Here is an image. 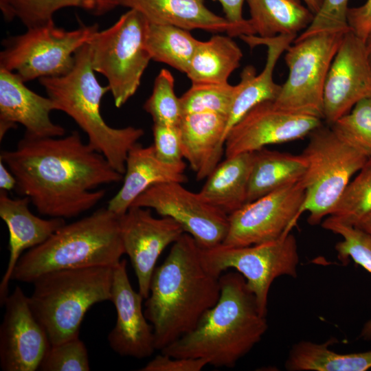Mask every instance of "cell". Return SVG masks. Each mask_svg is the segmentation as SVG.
<instances>
[{"mask_svg": "<svg viewBox=\"0 0 371 371\" xmlns=\"http://www.w3.org/2000/svg\"><path fill=\"white\" fill-rule=\"evenodd\" d=\"M0 161L14 175L16 192L51 218L76 217L91 210L106 194L95 189L124 177L76 131L58 137L24 135L14 150L1 151Z\"/></svg>", "mask_w": 371, "mask_h": 371, "instance_id": "1", "label": "cell"}, {"mask_svg": "<svg viewBox=\"0 0 371 371\" xmlns=\"http://www.w3.org/2000/svg\"><path fill=\"white\" fill-rule=\"evenodd\" d=\"M220 276L206 267L201 247L190 234L185 232L172 245L164 261L154 270L144 304L157 350L193 330L216 303Z\"/></svg>", "mask_w": 371, "mask_h": 371, "instance_id": "2", "label": "cell"}, {"mask_svg": "<svg viewBox=\"0 0 371 371\" xmlns=\"http://www.w3.org/2000/svg\"><path fill=\"white\" fill-rule=\"evenodd\" d=\"M221 293L188 333L160 350L173 357L202 358L209 365L234 368L268 328L245 278L237 271L220 276Z\"/></svg>", "mask_w": 371, "mask_h": 371, "instance_id": "3", "label": "cell"}, {"mask_svg": "<svg viewBox=\"0 0 371 371\" xmlns=\"http://www.w3.org/2000/svg\"><path fill=\"white\" fill-rule=\"evenodd\" d=\"M119 216L104 207L65 223L21 256L12 280L32 283L40 276L57 270L115 267L125 254Z\"/></svg>", "mask_w": 371, "mask_h": 371, "instance_id": "4", "label": "cell"}, {"mask_svg": "<svg viewBox=\"0 0 371 371\" xmlns=\"http://www.w3.org/2000/svg\"><path fill=\"white\" fill-rule=\"evenodd\" d=\"M91 63L89 43L75 54L72 69L59 77L43 78L40 84L56 106V110L69 115L87 135V143L102 154L111 166L123 175L129 150L144 135V130L134 126L113 128L100 113L104 95L109 87L98 82Z\"/></svg>", "mask_w": 371, "mask_h": 371, "instance_id": "5", "label": "cell"}, {"mask_svg": "<svg viewBox=\"0 0 371 371\" xmlns=\"http://www.w3.org/2000/svg\"><path fill=\"white\" fill-rule=\"evenodd\" d=\"M113 268L57 270L44 273L32 282L29 304L51 344L79 337L87 311L95 304L111 300Z\"/></svg>", "mask_w": 371, "mask_h": 371, "instance_id": "6", "label": "cell"}, {"mask_svg": "<svg viewBox=\"0 0 371 371\" xmlns=\"http://www.w3.org/2000/svg\"><path fill=\"white\" fill-rule=\"evenodd\" d=\"M308 136L301 154L306 163L301 180L305 196L297 218L307 212L308 223L315 225L331 214L352 177L368 158L330 126L321 124Z\"/></svg>", "mask_w": 371, "mask_h": 371, "instance_id": "7", "label": "cell"}, {"mask_svg": "<svg viewBox=\"0 0 371 371\" xmlns=\"http://www.w3.org/2000/svg\"><path fill=\"white\" fill-rule=\"evenodd\" d=\"M148 21L130 9L88 42L94 71L103 75L120 108L135 93L151 59L146 43Z\"/></svg>", "mask_w": 371, "mask_h": 371, "instance_id": "8", "label": "cell"}, {"mask_svg": "<svg viewBox=\"0 0 371 371\" xmlns=\"http://www.w3.org/2000/svg\"><path fill=\"white\" fill-rule=\"evenodd\" d=\"M27 29L22 34L5 38L0 53V68L16 74L24 82L69 73L76 52L91 39L98 25L67 30L53 21Z\"/></svg>", "mask_w": 371, "mask_h": 371, "instance_id": "9", "label": "cell"}, {"mask_svg": "<svg viewBox=\"0 0 371 371\" xmlns=\"http://www.w3.org/2000/svg\"><path fill=\"white\" fill-rule=\"evenodd\" d=\"M346 32L324 31L293 41L285 51L289 75L273 101L278 108L323 120L326 80Z\"/></svg>", "mask_w": 371, "mask_h": 371, "instance_id": "10", "label": "cell"}, {"mask_svg": "<svg viewBox=\"0 0 371 371\" xmlns=\"http://www.w3.org/2000/svg\"><path fill=\"white\" fill-rule=\"evenodd\" d=\"M201 257L206 267L217 276L229 269L240 273L266 315L273 282L282 276L296 278L300 260L297 240L291 232L275 240L249 246L221 243L210 249L201 248Z\"/></svg>", "mask_w": 371, "mask_h": 371, "instance_id": "11", "label": "cell"}, {"mask_svg": "<svg viewBox=\"0 0 371 371\" xmlns=\"http://www.w3.org/2000/svg\"><path fill=\"white\" fill-rule=\"evenodd\" d=\"M304 196L300 181L245 203L229 214L228 230L222 244L249 246L275 240L291 232Z\"/></svg>", "mask_w": 371, "mask_h": 371, "instance_id": "12", "label": "cell"}, {"mask_svg": "<svg viewBox=\"0 0 371 371\" xmlns=\"http://www.w3.org/2000/svg\"><path fill=\"white\" fill-rule=\"evenodd\" d=\"M182 184L154 185L138 196L131 206L153 209L161 216L174 219L203 249L221 244L227 233L229 214Z\"/></svg>", "mask_w": 371, "mask_h": 371, "instance_id": "13", "label": "cell"}, {"mask_svg": "<svg viewBox=\"0 0 371 371\" xmlns=\"http://www.w3.org/2000/svg\"><path fill=\"white\" fill-rule=\"evenodd\" d=\"M322 120L284 111L278 108L273 101L262 102L232 128L225 142V157L253 153L268 145L302 139L322 124Z\"/></svg>", "mask_w": 371, "mask_h": 371, "instance_id": "14", "label": "cell"}, {"mask_svg": "<svg viewBox=\"0 0 371 371\" xmlns=\"http://www.w3.org/2000/svg\"><path fill=\"white\" fill-rule=\"evenodd\" d=\"M119 220L124 253L129 257L137 277L138 291L146 299L159 256L185 231L174 219L156 218L150 209L146 207L131 206Z\"/></svg>", "mask_w": 371, "mask_h": 371, "instance_id": "15", "label": "cell"}, {"mask_svg": "<svg viewBox=\"0 0 371 371\" xmlns=\"http://www.w3.org/2000/svg\"><path fill=\"white\" fill-rule=\"evenodd\" d=\"M371 98V65L366 43L346 32L331 63L324 89L323 120L332 125L354 106Z\"/></svg>", "mask_w": 371, "mask_h": 371, "instance_id": "16", "label": "cell"}, {"mask_svg": "<svg viewBox=\"0 0 371 371\" xmlns=\"http://www.w3.org/2000/svg\"><path fill=\"white\" fill-rule=\"evenodd\" d=\"M0 326V366L3 371H34L51 344L33 314L28 297L16 286L3 302Z\"/></svg>", "mask_w": 371, "mask_h": 371, "instance_id": "17", "label": "cell"}, {"mask_svg": "<svg viewBox=\"0 0 371 371\" xmlns=\"http://www.w3.org/2000/svg\"><path fill=\"white\" fill-rule=\"evenodd\" d=\"M126 264L123 259L113 268L110 301L115 307L117 317L107 339L117 355L141 359L150 357L157 350L155 335L142 309L144 298L132 287Z\"/></svg>", "mask_w": 371, "mask_h": 371, "instance_id": "18", "label": "cell"}, {"mask_svg": "<svg viewBox=\"0 0 371 371\" xmlns=\"http://www.w3.org/2000/svg\"><path fill=\"white\" fill-rule=\"evenodd\" d=\"M56 110L54 102L28 89L14 73L0 68V139L16 127L25 129V135L34 138L58 137L65 129L55 124L50 113Z\"/></svg>", "mask_w": 371, "mask_h": 371, "instance_id": "19", "label": "cell"}, {"mask_svg": "<svg viewBox=\"0 0 371 371\" xmlns=\"http://www.w3.org/2000/svg\"><path fill=\"white\" fill-rule=\"evenodd\" d=\"M30 201L27 196L12 199L8 192L0 191V216L9 233L10 252L5 271L0 283V302L8 296V287L14 268L23 251L45 242L58 229L66 223L65 218H40L29 209Z\"/></svg>", "mask_w": 371, "mask_h": 371, "instance_id": "20", "label": "cell"}, {"mask_svg": "<svg viewBox=\"0 0 371 371\" xmlns=\"http://www.w3.org/2000/svg\"><path fill=\"white\" fill-rule=\"evenodd\" d=\"M297 36L280 35L261 38L256 35L239 36L250 47L265 45L267 60L263 70L258 75L255 68L249 65L240 74V88L227 115L224 140L232 128L253 107L265 101H274L278 96L281 85L276 83L273 75L277 61Z\"/></svg>", "mask_w": 371, "mask_h": 371, "instance_id": "21", "label": "cell"}, {"mask_svg": "<svg viewBox=\"0 0 371 371\" xmlns=\"http://www.w3.org/2000/svg\"><path fill=\"white\" fill-rule=\"evenodd\" d=\"M186 168L184 161L173 164L159 159L153 145L136 144L128 153L123 184L106 207L117 216L123 215L135 199L150 187L164 183H186Z\"/></svg>", "mask_w": 371, "mask_h": 371, "instance_id": "22", "label": "cell"}, {"mask_svg": "<svg viewBox=\"0 0 371 371\" xmlns=\"http://www.w3.org/2000/svg\"><path fill=\"white\" fill-rule=\"evenodd\" d=\"M227 116L214 112L183 115L179 124L183 158L198 181L207 178L225 152Z\"/></svg>", "mask_w": 371, "mask_h": 371, "instance_id": "23", "label": "cell"}, {"mask_svg": "<svg viewBox=\"0 0 371 371\" xmlns=\"http://www.w3.org/2000/svg\"><path fill=\"white\" fill-rule=\"evenodd\" d=\"M117 3L139 11L150 23L240 36L238 28L209 10L204 0H117Z\"/></svg>", "mask_w": 371, "mask_h": 371, "instance_id": "24", "label": "cell"}, {"mask_svg": "<svg viewBox=\"0 0 371 371\" xmlns=\"http://www.w3.org/2000/svg\"><path fill=\"white\" fill-rule=\"evenodd\" d=\"M254 152L226 157L207 177L199 192L211 205L227 214L247 203Z\"/></svg>", "mask_w": 371, "mask_h": 371, "instance_id": "25", "label": "cell"}, {"mask_svg": "<svg viewBox=\"0 0 371 371\" xmlns=\"http://www.w3.org/2000/svg\"><path fill=\"white\" fill-rule=\"evenodd\" d=\"M251 35L271 38L305 30L315 14L301 0H246Z\"/></svg>", "mask_w": 371, "mask_h": 371, "instance_id": "26", "label": "cell"}, {"mask_svg": "<svg viewBox=\"0 0 371 371\" xmlns=\"http://www.w3.org/2000/svg\"><path fill=\"white\" fill-rule=\"evenodd\" d=\"M306 168V163L302 155L266 148L254 152L247 203L301 181Z\"/></svg>", "mask_w": 371, "mask_h": 371, "instance_id": "27", "label": "cell"}, {"mask_svg": "<svg viewBox=\"0 0 371 371\" xmlns=\"http://www.w3.org/2000/svg\"><path fill=\"white\" fill-rule=\"evenodd\" d=\"M243 52L230 36L199 41L186 75L192 83H227L240 65Z\"/></svg>", "mask_w": 371, "mask_h": 371, "instance_id": "28", "label": "cell"}, {"mask_svg": "<svg viewBox=\"0 0 371 371\" xmlns=\"http://www.w3.org/2000/svg\"><path fill=\"white\" fill-rule=\"evenodd\" d=\"M333 341L317 344L300 341L294 344L285 361L289 371H366L371 369V350L338 353L330 349Z\"/></svg>", "mask_w": 371, "mask_h": 371, "instance_id": "29", "label": "cell"}, {"mask_svg": "<svg viewBox=\"0 0 371 371\" xmlns=\"http://www.w3.org/2000/svg\"><path fill=\"white\" fill-rule=\"evenodd\" d=\"M117 5V0H0L4 19H17L27 28L53 22L54 13L64 8L76 7L101 15Z\"/></svg>", "mask_w": 371, "mask_h": 371, "instance_id": "30", "label": "cell"}, {"mask_svg": "<svg viewBox=\"0 0 371 371\" xmlns=\"http://www.w3.org/2000/svg\"><path fill=\"white\" fill-rule=\"evenodd\" d=\"M189 30L148 21L146 43L151 59L186 74L199 43Z\"/></svg>", "mask_w": 371, "mask_h": 371, "instance_id": "31", "label": "cell"}, {"mask_svg": "<svg viewBox=\"0 0 371 371\" xmlns=\"http://www.w3.org/2000/svg\"><path fill=\"white\" fill-rule=\"evenodd\" d=\"M325 229L341 236L335 247L338 259L344 264L352 260L371 273V237L359 228L345 224L332 216L322 221ZM360 337L371 340V318L362 327Z\"/></svg>", "mask_w": 371, "mask_h": 371, "instance_id": "32", "label": "cell"}, {"mask_svg": "<svg viewBox=\"0 0 371 371\" xmlns=\"http://www.w3.org/2000/svg\"><path fill=\"white\" fill-rule=\"evenodd\" d=\"M371 211V157L350 181L333 208L332 216L350 225H357Z\"/></svg>", "mask_w": 371, "mask_h": 371, "instance_id": "33", "label": "cell"}, {"mask_svg": "<svg viewBox=\"0 0 371 371\" xmlns=\"http://www.w3.org/2000/svg\"><path fill=\"white\" fill-rule=\"evenodd\" d=\"M239 88L240 83H192L180 97L183 115L214 112L227 116Z\"/></svg>", "mask_w": 371, "mask_h": 371, "instance_id": "34", "label": "cell"}, {"mask_svg": "<svg viewBox=\"0 0 371 371\" xmlns=\"http://www.w3.org/2000/svg\"><path fill=\"white\" fill-rule=\"evenodd\" d=\"M144 109L151 116L154 124L179 126L183 112L180 98L175 91V78L169 70L163 69L157 76Z\"/></svg>", "mask_w": 371, "mask_h": 371, "instance_id": "35", "label": "cell"}, {"mask_svg": "<svg viewBox=\"0 0 371 371\" xmlns=\"http://www.w3.org/2000/svg\"><path fill=\"white\" fill-rule=\"evenodd\" d=\"M330 126L368 158L371 157V98L359 101Z\"/></svg>", "mask_w": 371, "mask_h": 371, "instance_id": "36", "label": "cell"}, {"mask_svg": "<svg viewBox=\"0 0 371 371\" xmlns=\"http://www.w3.org/2000/svg\"><path fill=\"white\" fill-rule=\"evenodd\" d=\"M38 370L42 371H88L89 357L79 337L58 344H51Z\"/></svg>", "mask_w": 371, "mask_h": 371, "instance_id": "37", "label": "cell"}, {"mask_svg": "<svg viewBox=\"0 0 371 371\" xmlns=\"http://www.w3.org/2000/svg\"><path fill=\"white\" fill-rule=\"evenodd\" d=\"M348 0H324L309 26L296 38H304L324 31L350 30L347 21Z\"/></svg>", "mask_w": 371, "mask_h": 371, "instance_id": "38", "label": "cell"}, {"mask_svg": "<svg viewBox=\"0 0 371 371\" xmlns=\"http://www.w3.org/2000/svg\"><path fill=\"white\" fill-rule=\"evenodd\" d=\"M153 144L156 155L168 164H179L183 161L181 137L179 126L153 124Z\"/></svg>", "mask_w": 371, "mask_h": 371, "instance_id": "39", "label": "cell"}, {"mask_svg": "<svg viewBox=\"0 0 371 371\" xmlns=\"http://www.w3.org/2000/svg\"><path fill=\"white\" fill-rule=\"evenodd\" d=\"M208 361L202 358L173 357L160 353L150 360L141 371H201Z\"/></svg>", "mask_w": 371, "mask_h": 371, "instance_id": "40", "label": "cell"}, {"mask_svg": "<svg viewBox=\"0 0 371 371\" xmlns=\"http://www.w3.org/2000/svg\"><path fill=\"white\" fill-rule=\"evenodd\" d=\"M347 21L350 30L366 43L371 33V0L359 7L348 8Z\"/></svg>", "mask_w": 371, "mask_h": 371, "instance_id": "41", "label": "cell"}, {"mask_svg": "<svg viewBox=\"0 0 371 371\" xmlns=\"http://www.w3.org/2000/svg\"><path fill=\"white\" fill-rule=\"evenodd\" d=\"M225 13L226 19L236 25L241 35H251L247 19L243 16V6L246 0H218Z\"/></svg>", "mask_w": 371, "mask_h": 371, "instance_id": "42", "label": "cell"}, {"mask_svg": "<svg viewBox=\"0 0 371 371\" xmlns=\"http://www.w3.org/2000/svg\"><path fill=\"white\" fill-rule=\"evenodd\" d=\"M16 179L5 164L0 161V189L6 192L15 190Z\"/></svg>", "mask_w": 371, "mask_h": 371, "instance_id": "43", "label": "cell"}, {"mask_svg": "<svg viewBox=\"0 0 371 371\" xmlns=\"http://www.w3.org/2000/svg\"><path fill=\"white\" fill-rule=\"evenodd\" d=\"M355 227L363 230L371 237V211Z\"/></svg>", "mask_w": 371, "mask_h": 371, "instance_id": "44", "label": "cell"}, {"mask_svg": "<svg viewBox=\"0 0 371 371\" xmlns=\"http://www.w3.org/2000/svg\"><path fill=\"white\" fill-rule=\"evenodd\" d=\"M315 14L321 8L324 0H302Z\"/></svg>", "mask_w": 371, "mask_h": 371, "instance_id": "45", "label": "cell"}, {"mask_svg": "<svg viewBox=\"0 0 371 371\" xmlns=\"http://www.w3.org/2000/svg\"><path fill=\"white\" fill-rule=\"evenodd\" d=\"M366 49L368 60L371 65V33L366 41Z\"/></svg>", "mask_w": 371, "mask_h": 371, "instance_id": "46", "label": "cell"}]
</instances>
